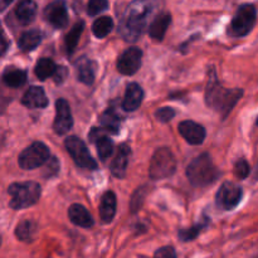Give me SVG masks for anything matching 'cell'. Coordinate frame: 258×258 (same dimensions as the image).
<instances>
[{
	"instance_id": "28",
	"label": "cell",
	"mask_w": 258,
	"mask_h": 258,
	"mask_svg": "<svg viewBox=\"0 0 258 258\" xmlns=\"http://www.w3.org/2000/svg\"><path fill=\"white\" fill-rule=\"evenodd\" d=\"M83 29H85V23L78 22L73 25L72 29L70 30V33L66 35L64 44L68 54H72V53L75 52L76 47H77L78 44V40H80L81 35H82Z\"/></svg>"
},
{
	"instance_id": "33",
	"label": "cell",
	"mask_w": 258,
	"mask_h": 258,
	"mask_svg": "<svg viewBox=\"0 0 258 258\" xmlns=\"http://www.w3.org/2000/svg\"><path fill=\"white\" fill-rule=\"evenodd\" d=\"M251 173V169H249V164L247 163L244 159H239L238 161H236L234 164V175L238 179H246L247 176Z\"/></svg>"
},
{
	"instance_id": "30",
	"label": "cell",
	"mask_w": 258,
	"mask_h": 258,
	"mask_svg": "<svg viewBox=\"0 0 258 258\" xmlns=\"http://www.w3.org/2000/svg\"><path fill=\"white\" fill-rule=\"evenodd\" d=\"M207 223H208V221H206L204 223L197 224V226L191 227L189 229H181V231H179V238H180V241L189 242L191 239H196L198 237V234L206 228Z\"/></svg>"
},
{
	"instance_id": "21",
	"label": "cell",
	"mask_w": 258,
	"mask_h": 258,
	"mask_svg": "<svg viewBox=\"0 0 258 258\" xmlns=\"http://www.w3.org/2000/svg\"><path fill=\"white\" fill-rule=\"evenodd\" d=\"M37 15V4L33 0H20L15 8V17L22 24L27 25L34 20Z\"/></svg>"
},
{
	"instance_id": "24",
	"label": "cell",
	"mask_w": 258,
	"mask_h": 258,
	"mask_svg": "<svg viewBox=\"0 0 258 258\" xmlns=\"http://www.w3.org/2000/svg\"><path fill=\"white\" fill-rule=\"evenodd\" d=\"M3 81L10 88H19L27 82V72L19 68L8 67L3 73Z\"/></svg>"
},
{
	"instance_id": "14",
	"label": "cell",
	"mask_w": 258,
	"mask_h": 258,
	"mask_svg": "<svg viewBox=\"0 0 258 258\" xmlns=\"http://www.w3.org/2000/svg\"><path fill=\"white\" fill-rule=\"evenodd\" d=\"M179 133L191 145H202L206 139V128L194 121L186 120L179 123Z\"/></svg>"
},
{
	"instance_id": "4",
	"label": "cell",
	"mask_w": 258,
	"mask_h": 258,
	"mask_svg": "<svg viewBox=\"0 0 258 258\" xmlns=\"http://www.w3.org/2000/svg\"><path fill=\"white\" fill-rule=\"evenodd\" d=\"M8 193L12 197L9 206L18 211L37 204L42 194V189L35 181H22V183L10 184Z\"/></svg>"
},
{
	"instance_id": "35",
	"label": "cell",
	"mask_w": 258,
	"mask_h": 258,
	"mask_svg": "<svg viewBox=\"0 0 258 258\" xmlns=\"http://www.w3.org/2000/svg\"><path fill=\"white\" fill-rule=\"evenodd\" d=\"M155 257H165V258H174L176 257L175 249L173 247H163V248H159L158 251L154 253Z\"/></svg>"
},
{
	"instance_id": "5",
	"label": "cell",
	"mask_w": 258,
	"mask_h": 258,
	"mask_svg": "<svg viewBox=\"0 0 258 258\" xmlns=\"http://www.w3.org/2000/svg\"><path fill=\"white\" fill-rule=\"evenodd\" d=\"M176 170V159L169 148H159L151 158L149 176L153 180L170 178Z\"/></svg>"
},
{
	"instance_id": "31",
	"label": "cell",
	"mask_w": 258,
	"mask_h": 258,
	"mask_svg": "<svg viewBox=\"0 0 258 258\" xmlns=\"http://www.w3.org/2000/svg\"><path fill=\"white\" fill-rule=\"evenodd\" d=\"M107 8H108L107 0H88L87 13L88 15H91V17H96V15L105 12Z\"/></svg>"
},
{
	"instance_id": "26",
	"label": "cell",
	"mask_w": 258,
	"mask_h": 258,
	"mask_svg": "<svg viewBox=\"0 0 258 258\" xmlns=\"http://www.w3.org/2000/svg\"><path fill=\"white\" fill-rule=\"evenodd\" d=\"M57 68L58 66L55 64L53 59H50V58H42L35 64L34 73L38 80L45 81L47 78L54 76V73L57 72Z\"/></svg>"
},
{
	"instance_id": "9",
	"label": "cell",
	"mask_w": 258,
	"mask_h": 258,
	"mask_svg": "<svg viewBox=\"0 0 258 258\" xmlns=\"http://www.w3.org/2000/svg\"><path fill=\"white\" fill-rule=\"evenodd\" d=\"M242 196L243 190L238 184L233 181H224L217 191L216 203L221 209L232 211L241 203Z\"/></svg>"
},
{
	"instance_id": "37",
	"label": "cell",
	"mask_w": 258,
	"mask_h": 258,
	"mask_svg": "<svg viewBox=\"0 0 258 258\" xmlns=\"http://www.w3.org/2000/svg\"><path fill=\"white\" fill-rule=\"evenodd\" d=\"M253 178H254V180H258V161H257V165H256V169H254V173H253Z\"/></svg>"
},
{
	"instance_id": "32",
	"label": "cell",
	"mask_w": 258,
	"mask_h": 258,
	"mask_svg": "<svg viewBox=\"0 0 258 258\" xmlns=\"http://www.w3.org/2000/svg\"><path fill=\"white\" fill-rule=\"evenodd\" d=\"M58 171H59V163H58V160L54 156H50L49 160L45 163V168L43 170V176L45 179L53 178L54 175H57Z\"/></svg>"
},
{
	"instance_id": "12",
	"label": "cell",
	"mask_w": 258,
	"mask_h": 258,
	"mask_svg": "<svg viewBox=\"0 0 258 258\" xmlns=\"http://www.w3.org/2000/svg\"><path fill=\"white\" fill-rule=\"evenodd\" d=\"M44 18L52 27L60 29L68 24V10L63 0H55L44 9Z\"/></svg>"
},
{
	"instance_id": "2",
	"label": "cell",
	"mask_w": 258,
	"mask_h": 258,
	"mask_svg": "<svg viewBox=\"0 0 258 258\" xmlns=\"http://www.w3.org/2000/svg\"><path fill=\"white\" fill-rule=\"evenodd\" d=\"M243 91L241 88H226L219 83L216 71H209L206 87V103L212 110L217 111L223 118L231 113L236 103L241 100Z\"/></svg>"
},
{
	"instance_id": "11",
	"label": "cell",
	"mask_w": 258,
	"mask_h": 258,
	"mask_svg": "<svg viewBox=\"0 0 258 258\" xmlns=\"http://www.w3.org/2000/svg\"><path fill=\"white\" fill-rule=\"evenodd\" d=\"M73 117L71 112L70 103L63 98L55 102V118L53 122V130L58 135H64L72 128Z\"/></svg>"
},
{
	"instance_id": "20",
	"label": "cell",
	"mask_w": 258,
	"mask_h": 258,
	"mask_svg": "<svg viewBox=\"0 0 258 258\" xmlns=\"http://www.w3.org/2000/svg\"><path fill=\"white\" fill-rule=\"evenodd\" d=\"M171 23V15L168 13L158 15L149 25V35L155 40H163L169 25Z\"/></svg>"
},
{
	"instance_id": "25",
	"label": "cell",
	"mask_w": 258,
	"mask_h": 258,
	"mask_svg": "<svg viewBox=\"0 0 258 258\" xmlns=\"http://www.w3.org/2000/svg\"><path fill=\"white\" fill-rule=\"evenodd\" d=\"M96 63L90 59H82L77 67L78 72V80L85 85L91 86L95 82V76H96Z\"/></svg>"
},
{
	"instance_id": "8",
	"label": "cell",
	"mask_w": 258,
	"mask_h": 258,
	"mask_svg": "<svg viewBox=\"0 0 258 258\" xmlns=\"http://www.w3.org/2000/svg\"><path fill=\"white\" fill-rule=\"evenodd\" d=\"M64 145L71 158L80 168L87 169V170H96L97 169V163L90 154L86 144L80 138L70 136V138L66 139Z\"/></svg>"
},
{
	"instance_id": "16",
	"label": "cell",
	"mask_w": 258,
	"mask_h": 258,
	"mask_svg": "<svg viewBox=\"0 0 258 258\" xmlns=\"http://www.w3.org/2000/svg\"><path fill=\"white\" fill-rule=\"evenodd\" d=\"M22 105L28 108H45L48 106V98L44 90L39 86L29 87L23 95Z\"/></svg>"
},
{
	"instance_id": "34",
	"label": "cell",
	"mask_w": 258,
	"mask_h": 258,
	"mask_svg": "<svg viewBox=\"0 0 258 258\" xmlns=\"http://www.w3.org/2000/svg\"><path fill=\"white\" fill-rule=\"evenodd\" d=\"M174 116H175V111L171 107H161L155 112V117L160 122H169V121L173 120Z\"/></svg>"
},
{
	"instance_id": "10",
	"label": "cell",
	"mask_w": 258,
	"mask_h": 258,
	"mask_svg": "<svg viewBox=\"0 0 258 258\" xmlns=\"http://www.w3.org/2000/svg\"><path fill=\"white\" fill-rule=\"evenodd\" d=\"M143 62V52L138 47H130L118 57L117 70L125 76H131L139 71Z\"/></svg>"
},
{
	"instance_id": "17",
	"label": "cell",
	"mask_w": 258,
	"mask_h": 258,
	"mask_svg": "<svg viewBox=\"0 0 258 258\" xmlns=\"http://www.w3.org/2000/svg\"><path fill=\"white\" fill-rule=\"evenodd\" d=\"M144 100V91L139 83H130L126 88L125 97L122 101V108L127 112L135 111L140 107Z\"/></svg>"
},
{
	"instance_id": "15",
	"label": "cell",
	"mask_w": 258,
	"mask_h": 258,
	"mask_svg": "<svg viewBox=\"0 0 258 258\" xmlns=\"http://www.w3.org/2000/svg\"><path fill=\"white\" fill-rule=\"evenodd\" d=\"M130 155H131V149L128 148L126 144H122V145L118 146L117 153H116L115 158H113L112 163H111V166H110V170L113 176H116V178L118 179L125 178Z\"/></svg>"
},
{
	"instance_id": "6",
	"label": "cell",
	"mask_w": 258,
	"mask_h": 258,
	"mask_svg": "<svg viewBox=\"0 0 258 258\" xmlns=\"http://www.w3.org/2000/svg\"><path fill=\"white\" fill-rule=\"evenodd\" d=\"M257 12L252 4H243L238 8L228 27V34L233 38L246 37L256 24Z\"/></svg>"
},
{
	"instance_id": "27",
	"label": "cell",
	"mask_w": 258,
	"mask_h": 258,
	"mask_svg": "<svg viewBox=\"0 0 258 258\" xmlns=\"http://www.w3.org/2000/svg\"><path fill=\"white\" fill-rule=\"evenodd\" d=\"M37 224L32 221H22L15 228V236L22 242H30L37 234Z\"/></svg>"
},
{
	"instance_id": "3",
	"label": "cell",
	"mask_w": 258,
	"mask_h": 258,
	"mask_svg": "<svg viewBox=\"0 0 258 258\" xmlns=\"http://www.w3.org/2000/svg\"><path fill=\"white\" fill-rule=\"evenodd\" d=\"M186 178L191 185L203 188L211 185L219 178V170L214 165L211 155L208 153L197 156L186 168Z\"/></svg>"
},
{
	"instance_id": "19",
	"label": "cell",
	"mask_w": 258,
	"mask_h": 258,
	"mask_svg": "<svg viewBox=\"0 0 258 258\" xmlns=\"http://www.w3.org/2000/svg\"><path fill=\"white\" fill-rule=\"evenodd\" d=\"M116 206H117V202H116L115 193L111 190L106 191L101 198L100 204V217L103 223H111L113 221L116 214Z\"/></svg>"
},
{
	"instance_id": "1",
	"label": "cell",
	"mask_w": 258,
	"mask_h": 258,
	"mask_svg": "<svg viewBox=\"0 0 258 258\" xmlns=\"http://www.w3.org/2000/svg\"><path fill=\"white\" fill-rule=\"evenodd\" d=\"M155 9L154 0H134L126 9L120 32L126 40L135 42L148 28L149 19Z\"/></svg>"
},
{
	"instance_id": "23",
	"label": "cell",
	"mask_w": 258,
	"mask_h": 258,
	"mask_svg": "<svg viewBox=\"0 0 258 258\" xmlns=\"http://www.w3.org/2000/svg\"><path fill=\"white\" fill-rule=\"evenodd\" d=\"M43 39V33L38 29H32L24 32L19 38V48L24 52H30V50H34L38 45L40 44Z\"/></svg>"
},
{
	"instance_id": "36",
	"label": "cell",
	"mask_w": 258,
	"mask_h": 258,
	"mask_svg": "<svg viewBox=\"0 0 258 258\" xmlns=\"http://www.w3.org/2000/svg\"><path fill=\"white\" fill-rule=\"evenodd\" d=\"M66 77H67V70H66V67H63V66H58L57 72H55L54 76H53L55 83L63 82V81L66 80Z\"/></svg>"
},
{
	"instance_id": "7",
	"label": "cell",
	"mask_w": 258,
	"mask_h": 258,
	"mask_svg": "<svg viewBox=\"0 0 258 258\" xmlns=\"http://www.w3.org/2000/svg\"><path fill=\"white\" fill-rule=\"evenodd\" d=\"M49 158L50 153L47 145L39 143V141H35L20 153L18 164L24 170H34V169L44 165L49 160Z\"/></svg>"
},
{
	"instance_id": "13",
	"label": "cell",
	"mask_w": 258,
	"mask_h": 258,
	"mask_svg": "<svg viewBox=\"0 0 258 258\" xmlns=\"http://www.w3.org/2000/svg\"><path fill=\"white\" fill-rule=\"evenodd\" d=\"M91 143H93L97 149L98 158L102 161H106L111 155H112L113 151V141L103 133V128L95 127L90 131V135H88Z\"/></svg>"
},
{
	"instance_id": "18",
	"label": "cell",
	"mask_w": 258,
	"mask_h": 258,
	"mask_svg": "<svg viewBox=\"0 0 258 258\" xmlns=\"http://www.w3.org/2000/svg\"><path fill=\"white\" fill-rule=\"evenodd\" d=\"M68 217L73 224L86 229L92 228L93 224H95V221H93L90 212L81 204H72L68 209Z\"/></svg>"
},
{
	"instance_id": "22",
	"label": "cell",
	"mask_w": 258,
	"mask_h": 258,
	"mask_svg": "<svg viewBox=\"0 0 258 258\" xmlns=\"http://www.w3.org/2000/svg\"><path fill=\"white\" fill-rule=\"evenodd\" d=\"M100 123L101 126H102L103 130L112 134V135H116V134H118V131H120V125H121L120 115L116 112L115 108L112 107L107 108V110L101 115Z\"/></svg>"
},
{
	"instance_id": "29",
	"label": "cell",
	"mask_w": 258,
	"mask_h": 258,
	"mask_svg": "<svg viewBox=\"0 0 258 258\" xmlns=\"http://www.w3.org/2000/svg\"><path fill=\"white\" fill-rule=\"evenodd\" d=\"M113 28V20L110 17H100L93 22L92 32L96 38H105L111 33Z\"/></svg>"
},
{
	"instance_id": "38",
	"label": "cell",
	"mask_w": 258,
	"mask_h": 258,
	"mask_svg": "<svg viewBox=\"0 0 258 258\" xmlns=\"http://www.w3.org/2000/svg\"><path fill=\"white\" fill-rule=\"evenodd\" d=\"M256 125L258 126V118H257V122H256Z\"/></svg>"
}]
</instances>
